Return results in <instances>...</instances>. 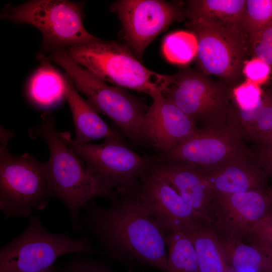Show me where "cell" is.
<instances>
[{
    "mask_svg": "<svg viewBox=\"0 0 272 272\" xmlns=\"http://www.w3.org/2000/svg\"><path fill=\"white\" fill-rule=\"evenodd\" d=\"M162 49L164 57L169 62L185 64L196 56L197 40L191 32L175 31L164 38Z\"/></svg>",
    "mask_w": 272,
    "mask_h": 272,
    "instance_id": "24",
    "label": "cell"
},
{
    "mask_svg": "<svg viewBox=\"0 0 272 272\" xmlns=\"http://www.w3.org/2000/svg\"><path fill=\"white\" fill-rule=\"evenodd\" d=\"M173 75V82L161 92L165 98L202 127L228 125L231 88L188 67L180 68Z\"/></svg>",
    "mask_w": 272,
    "mask_h": 272,
    "instance_id": "9",
    "label": "cell"
},
{
    "mask_svg": "<svg viewBox=\"0 0 272 272\" xmlns=\"http://www.w3.org/2000/svg\"><path fill=\"white\" fill-rule=\"evenodd\" d=\"M166 243L167 265L162 272H200L195 249L185 233H168Z\"/></svg>",
    "mask_w": 272,
    "mask_h": 272,
    "instance_id": "23",
    "label": "cell"
},
{
    "mask_svg": "<svg viewBox=\"0 0 272 272\" xmlns=\"http://www.w3.org/2000/svg\"><path fill=\"white\" fill-rule=\"evenodd\" d=\"M57 272H113L102 262L82 256H75Z\"/></svg>",
    "mask_w": 272,
    "mask_h": 272,
    "instance_id": "30",
    "label": "cell"
},
{
    "mask_svg": "<svg viewBox=\"0 0 272 272\" xmlns=\"http://www.w3.org/2000/svg\"><path fill=\"white\" fill-rule=\"evenodd\" d=\"M219 239L229 266L237 271L272 272L270 259L255 246L241 240Z\"/></svg>",
    "mask_w": 272,
    "mask_h": 272,
    "instance_id": "22",
    "label": "cell"
},
{
    "mask_svg": "<svg viewBox=\"0 0 272 272\" xmlns=\"http://www.w3.org/2000/svg\"><path fill=\"white\" fill-rule=\"evenodd\" d=\"M232 95L231 101L244 110L256 108L263 100L260 86L246 80L232 88Z\"/></svg>",
    "mask_w": 272,
    "mask_h": 272,
    "instance_id": "26",
    "label": "cell"
},
{
    "mask_svg": "<svg viewBox=\"0 0 272 272\" xmlns=\"http://www.w3.org/2000/svg\"><path fill=\"white\" fill-rule=\"evenodd\" d=\"M58 271V269L56 268L53 269V270H50V271H45V272H57Z\"/></svg>",
    "mask_w": 272,
    "mask_h": 272,
    "instance_id": "34",
    "label": "cell"
},
{
    "mask_svg": "<svg viewBox=\"0 0 272 272\" xmlns=\"http://www.w3.org/2000/svg\"><path fill=\"white\" fill-rule=\"evenodd\" d=\"M0 209L6 219L27 217L42 210L51 197L46 180V162L25 153L12 154L7 145L12 132L1 127Z\"/></svg>",
    "mask_w": 272,
    "mask_h": 272,
    "instance_id": "5",
    "label": "cell"
},
{
    "mask_svg": "<svg viewBox=\"0 0 272 272\" xmlns=\"http://www.w3.org/2000/svg\"><path fill=\"white\" fill-rule=\"evenodd\" d=\"M271 71L270 66L265 62L252 57L244 62L242 73L246 80L260 86L268 80Z\"/></svg>",
    "mask_w": 272,
    "mask_h": 272,
    "instance_id": "29",
    "label": "cell"
},
{
    "mask_svg": "<svg viewBox=\"0 0 272 272\" xmlns=\"http://www.w3.org/2000/svg\"><path fill=\"white\" fill-rule=\"evenodd\" d=\"M197 43L199 71L218 77L232 89L243 81L244 62L251 55L250 40L240 29L206 18L188 20Z\"/></svg>",
    "mask_w": 272,
    "mask_h": 272,
    "instance_id": "7",
    "label": "cell"
},
{
    "mask_svg": "<svg viewBox=\"0 0 272 272\" xmlns=\"http://www.w3.org/2000/svg\"><path fill=\"white\" fill-rule=\"evenodd\" d=\"M197 253L200 272H231L218 236L211 224L184 232Z\"/></svg>",
    "mask_w": 272,
    "mask_h": 272,
    "instance_id": "21",
    "label": "cell"
},
{
    "mask_svg": "<svg viewBox=\"0 0 272 272\" xmlns=\"http://www.w3.org/2000/svg\"><path fill=\"white\" fill-rule=\"evenodd\" d=\"M153 103L146 116V141L165 153L192 136L197 124L161 92L151 96Z\"/></svg>",
    "mask_w": 272,
    "mask_h": 272,
    "instance_id": "15",
    "label": "cell"
},
{
    "mask_svg": "<svg viewBox=\"0 0 272 272\" xmlns=\"http://www.w3.org/2000/svg\"><path fill=\"white\" fill-rule=\"evenodd\" d=\"M254 160L252 155L217 169L201 172L210 187L216 192L234 194L264 190L265 176Z\"/></svg>",
    "mask_w": 272,
    "mask_h": 272,
    "instance_id": "18",
    "label": "cell"
},
{
    "mask_svg": "<svg viewBox=\"0 0 272 272\" xmlns=\"http://www.w3.org/2000/svg\"><path fill=\"white\" fill-rule=\"evenodd\" d=\"M124 39L138 59L150 43L170 24L185 18V8L161 0H120L112 3Z\"/></svg>",
    "mask_w": 272,
    "mask_h": 272,
    "instance_id": "12",
    "label": "cell"
},
{
    "mask_svg": "<svg viewBox=\"0 0 272 272\" xmlns=\"http://www.w3.org/2000/svg\"><path fill=\"white\" fill-rule=\"evenodd\" d=\"M242 139L228 125L202 127L192 136L165 153L170 163L210 172L252 155Z\"/></svg>",
    "mask_w": 272,
    "mask_h": 272,
    "instance_id": "11",
    "label": "cell"
},
{
    "mask_svg": "<svg viewBox=\"0 0 272 272\" xmlns=\"http://www.w3.org/2000/svg\"><path fill=\"white\" fill-rule=\"evenodd\" d=\"M272 194L264 190L224 194L214 191L211 224L220 238L244 240L251 228L272 213Z\"/></svg>",
    "mask_w": 272,
    "mask_h": 272,
    "instance_id": "14",
    "label": "cell"
},
{
    "mask_svg": "<svg viewBox=\"0 0 272 272\" xmlns=\"http://www.w3.org/2000/svg\"><path fill=\"white\" fill-rule=\"evenodd\" d=\"M46 57L61 66L78 91L99 113L110 118L131 140L146 141V116L149 107L124 88L108 85L75 61L65 49L51 50Z\"/></svg>",
    "mask_w": 272,
    "mask_h": 272,
    "instance_id": "3",
    "label": "cell"
},
{
    "mask_svg": "<svg viewBox=\"0 0 272 272\" xmlns=\"http://www.w3.org/2000/svg\"><path fill=\"white\" fill-rule=\"evenodd\" d=\"M140 180L138 193L144 207L168 233L211 224L163 179L148 171Z\"/></svg>",
    "mask_w": 272,
    "mask_h": 272,
    "instance_id": "13",
    "label": "cell"
},
{
    "mask_svg": "<svg viewBox=\"0 0 272 272\" xmlns=\"http://www.w3.org/2000/svg\"><path fill=\"white\" fill-rule=\"evenodd\" d=\"M83 2L66 0H32L20 5H7L1 18L16 24H27L37 28L42 44L50 51L67 49L98 39L83 23Z\"/></svg>",
    "mask_w": 272,
    "mask_h": 272,
    "instance_id": "8",
    "label": "cell"
},
{
    "mask_svg": "<svg viewBox=\"0 0 272 272\" xmlns=\"http://www.w3.org/2000/svg\"><path fill=\"white\" fill-rule=\"evenodd\" d=\"M63 138L110 189L125 193L136 188L138 180L160 160L142 156L126 147L124 143L105 140L100 144H76L68 132Z\"/></svg>",
    "mask_w": 272,
    "mask_h": 272,
    "instance_id": "10",
    "label": "cell"
},
{
    "mask_svg": "<svg viewBox=\"0 0 272 272\" xmlns=\"http://www.w3.org/2000/svg\"><path fill=\"white\" fill-rule=\"evenodd\" d=\"M250 40L252 57L262 60L272 70V23Z\"/></svg>",
    "mask_w": 272,
    "mask_h": 272,
    "instance_id": "27",
    "label": "cell"
},
{
    "mask_svg": "<svg viewBox=\"0 0 272 272\" xmlns=\"http://www.w3.org/2000/svg\"><path fill=\"white\" fill-rule=\"evenodd\" d=\"M39 58L41 64L29 80L27 95L38 107L50 108L65 98V76L55 70L45 55H39Z\"/></svg>",
    "mask_w": 272,
    "mask_h": 272,
    "instance_id": "19",
    "label": "cell"
},
{
    "mask_svg": "<svg viewBox=\"0 0 272 272\" xmlns=\"http://www.w3.org/2000/svg\"><path fill=\"white\" fill-rule=\"evenodd\" d=\"M272 131V97L263 96V106L255 119L249 140L261 134Z\"/></svg>",
    "mask_w": 272,
    "mask_h": 272,
    "instance_id": "31",
    "label": "cell"
},
{
    "mask_svg": "<svg viewBox=\"0 0 272 272\" xmlns=\"http://www.w3.org/2000/svg\"><path fill=\"white\" fill-rule=\"evenodd\" d=\"M123 194L108 208L89 201L83 208V229L96 237L109 256L130 264L165 270L168 233L145 209L138 189Z\"/></svg>",
    "mask_w": 272,
    "mask_h": 272,
    "instance_id": "1",
    "label": "cell"
},
{
    "mask_svg": "<svg viewBox=\"0 0 272 272\" xmlns=\"http://www.w3.org/2000/svg\"><path fill=\"white\" fill-rule=\"evenodd\" d=\"M28 132L33 139L40 136L45 141L50 153L46 162L49 191L66 207L74 229L82 231L84 229L79 218L80 210L97 196L114 202L117 200L116 194L69 146L49 113H43L41 122L30 128Z\"/></svg>",
    "mask_w": 272,
    "mask_h": 272,
    "instance_id": "2",
    "label": "cell"
},
{
    "mask_svg": "<svg viewBox=\"0 0 272 272\" xmlns=\"http://www.w3.org/2000/svg\"><path fill=\"white\" fill-rule=\"evenodd\" d=\"M246 0H191L187 2L185 18H206L243 29Z\"/></svg>",
    "mask_w": 272,
    "mask_h": 272,
    "instance_id": "20",
    "label": "cell"
},
{
    "mask_svg": "<svg viewBox=\"0 0 272 272\" xmlns=\"http://www.w3.org/2000/svg\"><path fill=\"white\" fill-rule=\"evenodd\" d=\"M245 240L252 245L272 246V213L257 221L249 231Z\"/></svg>",
    "mask_w": 272,
    "mask_h": 272,
    "instance_id": "28",
    "label": "cell"
},
{
    "mask_svg": "<svg viewBox=\"0 0 272 272\" xmlns=\"http://www.w3.org/2000/svg\"><path fill=\"white\" fill-rule=\"evenodd\" d=\"M149 171L167 182L211 224L214 191L201 172L185 165L159 162L153 164Z\"/></svg>",
    "mask_w": 272,
    "mask_h": 272,
    "instance_id": "16",
    "label": "cell"
},
{
    "mask_svg": "<svg viewBox=\"0 0 272 272\" xmlns=\"http://www.w3.org/2000/svg\"><path fill=\"white\" fill-rule=\"evenodd\" d=\"M66 50L75 61L106 82L150 96L161 93L174 79L173 75L148 69L126 46L116 42L98 38Z\"/></svg>",
    "mask_w": 272,
    "mask_h": 272,
    "instance_id": "4",
    "label": "cell"
},
{
    "mask_svg": "<svg viewBox=\"0 0 272 272\" xmlns=\"http://www.w3.org/2000/svg\"><path fill=\"white\" fill-rule=\"evenodd\" d=\"M102 253L86 236L75 238L66 233H51L39 216L32 214L25 230L1 248L0 272H45L56 268L54 263L61 256Z\"/></svg>",
    "mask_w": 272,
    "mask_h": 272,
    "instance_id": "6",
    "label": "cell"
},
{
    "mask_svg": "<svg viewBox=\"0 0 272 272\" xmlns=\"http://www.w3.org/2000/svg\"><path fill=\"white\" fill-rule=\"evenodd\" d=\"M264 253L270 259L272 263V246L262 245H253Z\"/></svg>",
    "mask_w": 272,
    "mask_h": 272,
    "instance_id": "33",
    "label": "cell"
},
{
    "mask_svg": "<svg viewBox=\"0 0 272 272\" xmlns=\"http://www.w3.org/2000/svg\"><path fill=\"white\" fill-rule=\"evenodd\" d=\"M272 23V0H246L243 29L249 38Z\"/></svg>",
    "mask_w": 272,
    "mask_h": 272,
    "instance_id": "25",
    "label": "cell"
},
{
    "mask_svg": "<svg viewBox=\"0 0 272 272\" xmlns=\"http://www.w3.org/2000/svg\"><path fill=\"white\" fill-rule=\"evenodd\" d=\"M252 140L266 145L268 149L272 151V131L256 135Z\"/></svg>",
    "mask_w": 272,
    "mask_h": 272,
    "instance_id": "32",
    "label": "cell"
},
{
    "mask_svg": "<svg viewBox=\"0 0 272 272\" xmlns=\"http://www.w3.org/2000/svg\"><path fill=\"white\" fill-rule=\"evenodd\" d=\"M64 97L71 109L75 128L76 144H86L99 139L124 143L119 133L110 127L87 100L78 93L72 81L65 76Z\"/></svg>",
    "mask_w": 272,
    "mask_h": 272,
    "instance_id": "17",
    "label": "cell"
}]
</instances>
